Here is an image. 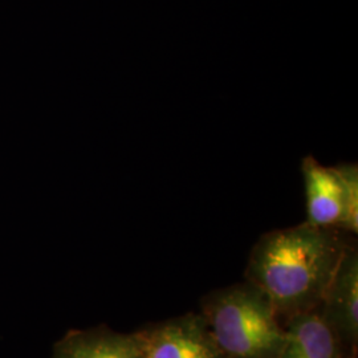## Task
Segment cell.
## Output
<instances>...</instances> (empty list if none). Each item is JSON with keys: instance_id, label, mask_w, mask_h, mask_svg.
<instances>
[{"instance_id": "6da1fadb", "label": "cell", "mask_w": 358, "mask_h": 358, "mask_svg": "<svg viewBox=\"0 0 358 358\" xmlns=\"http://www.w3.org/2000/svg\"><path fill=\"white\" fill-rule=\"evenodd\" d=\"M345 234L308 222L267 232L250 254L245 279L266 294L280 320L317 309L350 244Z\"/></svg>"}, {"instance_id": "7a4b0ae2", "label": "cell", "mask_w": 358, "mask_h": 358, "mask_svg": "<svg viewBox=\"0 0 358 358\" xmlns=\"http://www.w3.org/2000/svg\"><path fill=\"white\" fill-rule=\"evenodd\" d=\"M201 315L227 358H279L285 329L268 297L252 282L203 296Z\"/></svg>"}, {"instance_id": "3957f363", "label": "cell", "mask_w": 358, "mask_h": 358, "mask_svg": "<svg viewBox=\"0 0 358 358\" xmlns=\"http://www.w3.org/2000/svg\"><path fill=\"white\" fill-rule=\"evenodd\" d=\"M308 223L357 234L358 167H328L308 155L301 164Z\"/></svg>"}, {"instance_id": "277c9868", "label": "cell", "mask_w": 358, "mask_h": 358, "mask_svg": "<svg viewBox=\"0 0 358 358\" xmlns=\"http://www.w3.org/2000/svg\"><path fill=\"white\" fill-rule=\"evenodd\" d=\"M143 358H227L201 313H186L137 331Z\"/></svg>"}, {"instance_id": "5b68a950", "label": "cell", "mask_w": 358, "mask_h": 358, "mask_svg": "<svg viewBox=\"0 0 358 358\" xmlns=\"http://www.w3.org/2000/svg\"><path fill=\"white\" fill-rule=\"evenodd\" d=\"M321 316L336 333L344 355L356 357L358 345V251L346 247L332 282L322 297Z\"/></svg>"}, {"instance_id": "8992f818", "label": "cell", "mask_w": 358, "mask_h": 358, "mask_svg": "<svg viewBox=\"0 0 358 358\" xmlns=\"http://www.w3.org/2000/svg\"><path fill=\"white\" fill-rule=\"evenodd\" d=\"M53 358H143V353L137 332L96 327L66 333L53 346Z\"/></svg>"}, {"instance_id": "52a82bcc", "label": "cell", "mask_w": 358, "mask_h": 358, "mask_svg": "<svg viewBox=\"0 0 358 358\" xmlns=\"http://www.w3.org/2000/svg\"><path fill=\"white\" fill-rule=\"evenodd\" d=\"M285 344L279 358H343L344 350L319 308L284 321Z\"/></svg>"}]
</instances>
